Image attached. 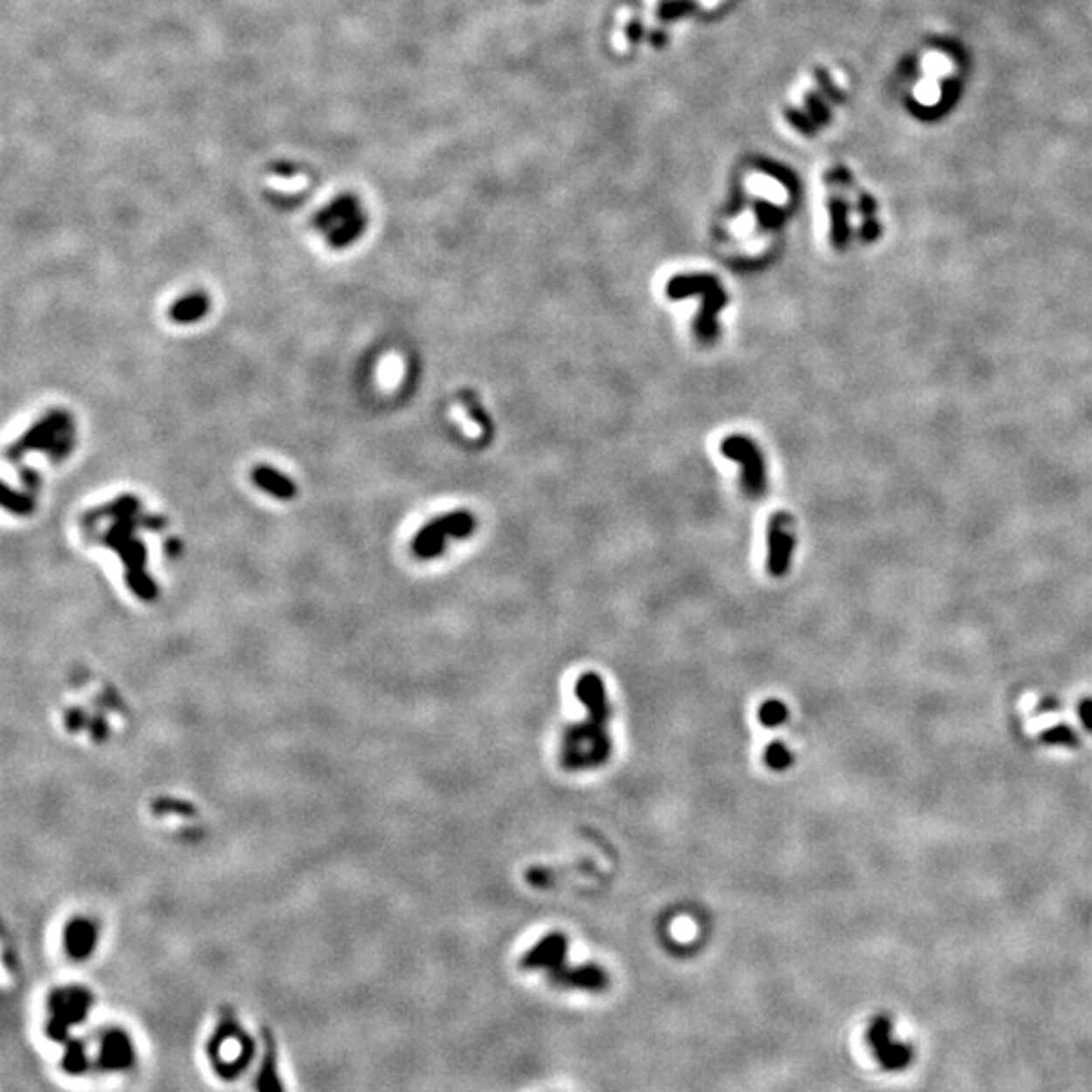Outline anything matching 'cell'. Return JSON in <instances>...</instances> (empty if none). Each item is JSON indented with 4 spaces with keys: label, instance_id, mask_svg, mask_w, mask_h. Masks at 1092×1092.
Masks as SVG:
<instances>
[{
    "label": "cell",
    "instance_id": "cell-1",
    "mask_svg": "<svg viewBox=\"0 0 1092 1092\" xmlns=\"http://www.w3.org/2000/svg\"><path fill=\"white\" fill-rule=\"evenodd\" d=\"M574 694L585 706L587 718L568 725L560 737V765L567 771H589L603 767L611 759L613 740L609 734L611 704L607 698L605 682L599 674L579 676Z\"/></svg>",
    "mask_w": 1092,
    "mask_h": 1092
},
{
    "label": "cell",
    "instance_id": "cell-2",
    "mask_svg": "<svg viewBox=\"0 0 1092 1092\" xmlns=\"http://www.w3.org/2000/svg\"><path fill=\"white\" fill-rule=\"evenodd\" d=\"M668 298L684 299L690 296L702 298V312L696 318V334L700 340L711 342L718 336L717 318L726 304V293L723 285L714 276L698 273V276H676L666 285Z\"/></svg>",
    "mask_w": 1092,
    "mask_h": 1092
},
{
    "label": "cell",
    "instance_id": "cell-3",
    "mask_svg": "<svg viewBox=\"0 0 1092 1092\" xmlns=\"http://www.w3.org/2000/svg\"><path fill=\"white\" fill-rule=\"evenodd\" d=\"M476 519L470 512H451L431 520L413 540V553L419 559H436L443 554L447 539H465L474 532Z\"/></svg>",
    "mask_w": 1092,
    "mask_h": 1092
},
{
    "label": "cell",
    "instance_id": "cell-4",
    "mask_svg": "<svg viewBox=\"0 0 1092 1092\" xmlns=\"http://www.w3.org/2000/svg\"><path fill=\"white\" fill-rule=\"evenodd\" d=\"M69 445H72V421H69V415L53 411L41 423L31 427L24 433L21 442L15 443V447L10 450V457L21 456V453L31 450H47L59 453V456H65Z\"/></svg>",
    "mask_w": 1092,
    "mask_h": 1092
},
{
    "label": "cell",
    "instance_id": "cell-5",
    "mask_svg": "<svg viewBox=\"0 0 1092 1092\" xmlns=\"http://www.w3.org/2000/svg\"><path fill=\"white\" fill-rule=\"evenodd\" d=\"M723 456L737 462L743 468V484L746 494L759 496L765 490V462L761 451L746 436H731L720 445Z\"/></svg>",
    "mask_w": 1092,
    "mask_h": 1092
},
{
    "label": "cell",
    "instance_id": "cell-6",
    "mask_svg": "<svg viewBox=\"0 0 1092 1092\" xmlns=\"http://www.w3.org/2000/svg\"><path fill=\"white\" fill-rule=\"evenodd\" d=\"M767 571L773 577H783L791 567V557L795 551V528L793 519L787 512H777L769 520L767 539Z\"/></svg>",
    "mask_w": 1092,
    "mask_h": 1092
},
{
    "label": "cell",
    "instance_id": "cell-7",
    "mask_svg": "<svg viewBox=\"0 0 1092 1092\" xmlns=\"http://www.w3.org/2000/svg\"><path fill=\"white\" fill-rule=\"evenodd\" d=\"M548 979L560 989H577L587 993H601L609 987V973L595 963H585V965L565 963L563 967L551 971Z\"/></svg>",
    "mask_w": 1092,
    "mask_h": 1092
},
{
    "label": "cell",
    "instance_id": "cell-8",
    "mask_svg": "<svg viewBox=\"0 0 1092 1092\" xmlns=\"http://www.w3.org/2000/svg\"><path fill=\"white\" fill-rule=\"evenodd\" d=\"M567 955H568V938L563 935V932H548L540 938L534 947H530L525 957H522L520 965L522 969L528 971H551L563 967L567 963Z\"/></svg>",
    "mask_w": 1092,
    "mask_h": 1092
},
{
    "label": "cell",
    "instance_id": "cell-9",
    "mask_svg": "<svg viewBox=\"0 0 1092 1092\" xmlns=\"http://www.w3.org/2000/svg\"><path fill=\"white\" fill-rule=\"evenodd\" d=\"M251 477L255 485L267 491V494L282 498V500L296 496V485H293V482L287 480V477L279 474V471L271 470L270 465H255Z\"/></svg>",
    "mask_w": 1092,
    "mask_h": 1092
},
{
    "label": "cell",
    "instance_id": "cell-10",
    "mask_svg": "<svg viewBox=\"0 0 1092 1092\" xmlns=\"http://www.w3.org/2000/svg\"><path fill=\"white\" fill-rule=\"evenodd\" d=\"M359 201L353 199V196H342L330 204L328 209H324L320 215L316 216V227L318 229H332L334 231L336 227H340L344 221H348L350 216L359 215Z\"/></svg>",
    "mask_w": 1092,
    "mask_h": 1092
},
{
    "label": "cell",
    "instance_id": "cell-11",
    "mask_svg": "<svg viewBox=\"0 0 1092 1092\" xmlns=\"http://www.w3.org/2000/svg\"><path fill=\"white\" fill-rule=\"evenodd\" d=\"M209 312V299L203 293H190V296L178 299V302L172 304L170 308V318L178 324H189V322H196Z\"/></svg>",
    "mask_w": 1092,
    "mask_h": 1092
},
{
    "label": "cell",
    "instance_id": "cell-12",
    "mask_svg": "<svg viewBox=\"0 0 1092 1092\" xmlns=\"http://www.w3.org/2000/svg\"><path fill=\"white\" fill-rule=\"evenodd\" d=\"M1038 740L1046 746H1066V749H1078L1081 746V737L1070 725L1058 723L1040 734Z\"/></svg>",
    "mask_w": 1092,
    "mask_h": 1092
},
{
    "label": "cell",
    "instance_id": "cell-13",
    "mask_svg": "<svg viewBox=\"0 0 1092 1092\" xmlns=\"http://www.w3.org/2000/svg\"><path fill=\"white\" fill-rule=\"evenodd\" d=\"M364 225H367V223H364V216L361 213L354 215V216H350L348 221H344L340 227H336L334 231L330 233V237H328L330 245L334 247V249L350 245V243H353L354 239L361 237L362 231H364Z\"/></svg>",
    "mask_w": 1092,
    "mask_h": 1092
},
{
    "label": "cell",
    "instance_id": "cell-14",
    "mask_svg": "<svg viewBox=\"0 0 1092 1092\" xmlns=\"http://www.w3.org/2000/svg\"><path fill=\"white\" fill-rule=\"evenodd\" d=\"M921 69L924 72V78L941 81L944 78H949V75H953L955 65H953V61H951L944 53H938V51H929V53L923 57Z\"/></svg>",
    "mask_w": 1092,
    "mask_h": 1092
},
{
    "label": "cell",
    "instance_id": "cell-15",
    "mask_svg": "<svg viewBox=\"0 0 1092 1092\" xmlns=\"http://www.w3.org/2000/svg\"><path fill=\"white\" fill-rule=\"evenodd\" d=\"M795 757L783 740H773L765 749V765L773 771H787L793 765Z\"/></svg>",
    "mask_w": 1092,
    "mask_h": 1092
},
{
    "label": "cell",
    "instance_id": "cell-16",
    "mask_svg": "<svg viewBox=\"0 0 1092 1092\" xmlns=\"http://www.w3.org/2000/svg\"><path fill=\"white\" fill-rule=\"evenodd\" d=\"M759 723L767 728H777L781 726L783 723H787L789 718V711L787 706L783 704L781 700H767L759 706Z\"/></svg>",
    "mask_w": 1092,
    "mask_h": 1092
},
{
    "label": "cell",
    "instance_id": "cell-17",
    "mask_svg": "<svg viewBox=\"0 0 1092 1092\" xmlns=\"http://www.w3.org/2000/svg\"><path fill=\"white\" fill-rule=\"evenodd\" d=\"M915 100L923 106H935L941 101V81L923 78L915 87Z\"/></svg>",
    "mask_w": 1092,
    "mask_h": 1092
},
{
    "label": "cell",
    "instance_id": "cell-18",
    "mask_svg": "<svg viewBox=\"0 0 1092 1092\" xmlns=\"http://www.w3.org/2000/svg\"><path fill=\"white\" fill-rule=\"evenodd\" d=\"M3 504H4V508H9V510H12V512H18V514H24V512H29V510H31V500H29V498H24L21 494H15V491H12L9 485H4Z\"/></svg>",
    "mask_w": 1092,
    "mask_h": 1092
},
{
    "label": "cell",
    "instance_id": "cell-19",
    "mask_svg": "<svg viewBox=\"0 0 1092 1092\" xmlns=\"http://www.w3.org/2000/svg\"><path fill=\"white\" fill-rule=\"evenodd\" d=\"M1078 718H1081L1084 731L1092 734V698L1081 700V704H1078Z\"/></svg>",
    "mask_w": 1092,
    "mask_h": 1092
},
{
    "label": "cell",
    "instance_id": "cell-20",
    "mask_svg": "<svg viewBox=\"0 0 1092 1092\" xmlns=\"http://www.w3.org/2000/svg\"><path fill=\"white\" fill-rule=\"evenodd\" d=\"M1058 708H1060V702L1056 698H1052V696H1046V698L1038 704L1036 711L1038 712H1052V711H1058Z\"/></svg>",
    "mask_w": 1092,
    "mask_h": 1092
}]
</instances>
